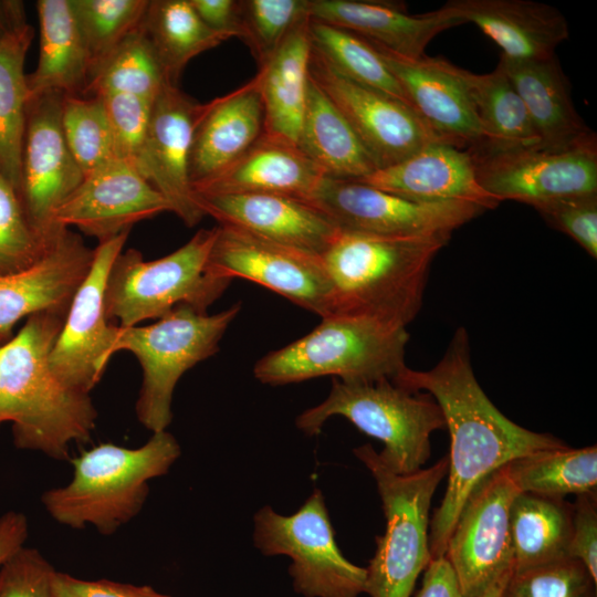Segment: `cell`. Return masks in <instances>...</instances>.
<instances>
[{"label":"cell","instance_id":"22","mask_svg":"<svg viewBox=\"0 0 597 597\" xmlns=\"http://www.w3.org/2000/svg\"><path fill=\"white\" fill-rule=\"evenodd\" d=\"M370 44L401 84L413 109L436 133L460 148L475 149L484 144L482 125L458 66L426 55L405 57Z\"/></svg>","mask_w":597,"mask_h":597},{"label":"cell","instance_id":"6","mask_svg":"<svg viewBox=\"0 0 597 597\" xmlns=\"http://www.w3.org/2000/svg\"><path fill=\"white\" fill-rule=\"evenodd\" d=\"M334 416L381 441V462L402 475L422 469L430 458L431 433L446 429L442 410L429 394L409 390L390 379L346 383L333 378L327 398L304 410L295 422L305 434L315 436Z\"/></svg>","mask_w":597,"mask_h":597},{"label":"cell","instance_id":"17","mask_svg":"<svg viewBox=\"0 0 597 597\" xmlns=\"http://www.w3.org/2000/svg\"><path fill=\"white\" fill-rule=\"evenodd\" d=\"M129 231L98 242L91 269L74 294L64 323L49 356L53 373L84 392L101 380L111 359L114 327L105 312L108 271L123 251Z\"/></svg>","mask_w":597,"mask_h":597},{"label":"cell","instance_id":"32","mask_svg":"<svg viewBox=\"0 0 597 597\" xmlns=\"http://www.w3.org/2000/svg\"><path fill=\"white\" fill-rule=\"evenodd\" d=\"M484 133V144L470 151H504L540 147L525 105L502 64L488 74L458 67Z\"/></svg>","mask_w":597,"mask_h":597},{"label":"cell","instance_id":"3","mask_svg":"<svg viewBox=\"0 0 597 597\" xmlns=\"http://www.w3.org/2000/svg\"><path fill=\"white\" fill-rule=\"evenodd\" d=\"M450 238L339 230L322 255L332 286V315L407 327L421 308L433 259Z\"/></svg>","mask_w":597,"mask_h":597},{"label":"cell","instance_id":"27","mask_svg":"<svg viewBox=\"0 0 597 597\" xmlns=\"http://www.w3.org/2000/svg\"><path fill=\"white\" fill-rule=\"evenodd\" d=\"M500 63L525 105L540 148L565 150L596 139L575 108L568 78L556 55L535 61L501 56Z\"/></svg>","mask_w":597,"mask_h":597},{"label":"cell","instance_id":"44","mask_svg":"<svg viewBox=\"0 0 597 597\" xmlns=\"http://www.w3.org/2000/svg\"><path fill=\"white\" fill-rule=\"evenodd\" d=\"M103 100L117 158L135 164L146 137L153 103L130 94H106Z\"/></svg>","mask_w":597,"mask_h":597},{"label":"cell","instance_id":"34","mask_svg":"<svg viewBox=\"0 0 597 597\" xmlns=\"http://www.w3.org/2000/svg\"><path fill=\"white\" fill-rule=\"evenodd\" d=\"M166 80L178 85L186 65L198 54L231 39L209 29L189 0H151L140 23Z\"/></svg>","mask_w":597,"mask_h":597},{"label":"cell","instance_id":"26","mask_svg":"<svg viewBox=\"0 0 597 597\" xmlns=\"http://www.w3.org/2000/svg\"><path fill=\"white\" fill-rule=\"evenodd\" d=\"M447 4L463 22L479 27L505 59L535 61L555 56L569 35L564 14L532 0H451Z\"/></svg>","mask_w":597,"mask_h":597},{"label":"cell","instance_id":"47","mask_svg":"<svg viewBox=\"0 0 597 597\" xmlns=\"http://www.w3.org/2000/svg\"><path fill=\"white\" fill-rule=\"evenodd\" d=\"M597 492L576 495L573 503L569 557L580 561L597 582Z\"/></svg>","mask_w":597,"mask_h":597},{"label":"cell","instance_id":"53","mask_svg":"<svg viewBox=\"0 0 597 597\" xmlns=\"http://www.w3.org/2000/svg\"><path fill=\"white\" fill-rule=\"evenodd\" d=\"M513 570H510L499 577L491 584L479 597H501L502 590Z\"/></svg>","mask_w":597,"mask_h":597},{"label":"cell","instance_id":"5","mask_svg":"<svg viewBox=\"0 0 597 597\" xmlns=\"http://www.w3.org/2000/svg\"><path fill=\"white\" fill-rule=\"evenodd\" d=\"M408 341L404 326L371 317L329 315L303 337L260 358L253 374L270 386L323 376L346 383L394 380L406 367Z\"/></svg>","mask_w":597,"mask_h":597},{"label":"cell","instance_id":"48","mask_svg":"<svg viewBox=\"0 0 597 597\" xmlns=\"http://www.w3.org/2000/svg\"><path fill=\"white\" fill-rule=\"evenodd\" d=\"M54 597H171L148 585H133L108 579L87 580L55 570L52 578Z\"/></svg>","mask_w":597,"mask_h":597},{"label":"cell","instance_id":"2","mask_svg":"<svg viewBox=\"0 0 597 597\" xmlns=\"http://www.w3.org/2000/svg\"><path fill=\"white\" fill-rule=\"evenodd\" d=\"M65 315L38 313L0 346V426L11 423L18 449L70 459L72 443L87 442L97 410L88 392L63 383L49 356Z\"/></svg>","mask_w":597,"mask_h":597},{"label":"cell","instance_id":"16","mask_svg":"<svg viewBox=\"0 0 597 597\" xmlns=\"http://www.w3.org/2000/svg\"><path fill=\"white\" fill-rule=\"evenodd\" d=\"M468 151L478 182L500 202L514 200L534 208L565 197L597 192V139L565 150L535 147Z\"/></svg>","mask_w":597,"mask_h":597},{"label":"cell","instance_id":"10","mask_svg":"<svg viewBox=\"0 0 597 597\" xmlns=\"http://www.w3.org/2000/svg\"><path fill=\"white\" fill-rule=\"evenodd\" d=\"M253 543L264 556L285 555L294 590L304 597H358L365 593L366 568L341 552L325 499L315 489L291 515L271 506L253 517Z\"/></svg>","mask_w":597,"mask_h":597},{"label":"cell","instance_id":"12","mask_svg":"<svg viewBox=\"0 0 597 597\" xmlns=\"http://www.w3.org/2000/svg\"><path fill=\"white\" fill-rule=\"evenodd\" d=\"M208 269L223 280L258 283L321 317L332 315V286L322 256L217 226Z\"/></svg>","mask_w":597,"mask_h":597},{"label":"cell","instance_id":"23","mask_svg":"<svg viewBox=\"0 0 597 597\" xmlns=\"http://www.w3.org/2000/svg\"><path fill=\"white\" fill-rule=\"evenodd\" d=\"M358 181L416 202L464 201L483 210L500 203L478 182L470 153L441 140Z\"/></svg>","mask_w":597,"mask_h":597},{"label":"cell","instance_id":"40","mask_svg":"<svg viewBox=\"0 0 597 597\" xmlns=\"http://www.w3.org/2000/svg\"><path fill=\"white\" fill-rule=\"evenodd\" d=\"M61 123L84 176L116 158L111 124L100 96L64 95Z\"/></svg>","mask_w":597,"mask_h":597},{"label":"cell","instance_id":"8","mask_svg":"<svg viewBox=\"0 0 597 597\" xmlns=\"http://www.w3.org/2000/svg\"><path fill=\"white\" fill-rule=\"evenodd\" d=\"M376 481L386 519L384 535L366 567L365 593L370 597H410L418 576L431 562L430 507L433 494L448 474L449 459L411 474H397L364 444L353 450Z\"/></svg>","mask_w":597,"mask_h":597},{"label":"cell","instance_id":"43","mask_svg":"<svg viewBox=\"0 0 597 597\" xmlns=\"http://www.w3.org/2000/svg\"><path fill=\"white\" fill-rule=\"evenodd\" d=\"M50 240L44 241L33 230L17 191L0 172V275L31 266L44 253Z\"/></svg>","mask_w":597,"mask_h":597},{"label":"cell","instance_id":"15","mask_svg":"<svg viewBox=\"0 0 597 597\" xmlns=\"http://www.w3.org/2000/svg\"><path fill=\"white\" fill-rule=\"evenodd\" d=\"M308 73L343 114L377 168L396 165L432 142L450 143L410 106L345 77L313 49Z\"/></svg>","mask_w":597,"mask_h":597},{"label":"cell","instance_id":"45","mask_svg":"<svg viewBox=\"0 0 597 597\" xmlns=\"http://www.w3.org/2000/svg\"><path fill=\"white\" fill-rule=\"evenodd\" d=\"M534 209L548 224L569 235L596 259L597 192L552 200Z\"/></svg>","mask_w":597,"mask_h":597},{"label":"cell","instance_id":"14","mask_svg":"<svg viewBox=\"0 0 597 597\" xmlns=\"http://www.w3.org/2000/svg\"><path fill=\"white\" fill-rule=\"evenodd\" d=\"M64 94L29 98L18 197L33 230L49 241L61 228L54 213L84 178L63 134Z\"/></svg>","mask_w":597,"mask_h":597},{"label":"cell","instance_id":"38","mask_svg":"<svg viewBox=\"0 0 597 597\" xmlns=\"http://www.w3.org/2000/svg\"><path fill=\"white\" fill-rule=\"evenodd\" d=\"M166 82L164 71L139 25L94 74L85 95L119 93L154 102Z\"/></svg>","mask_w":597,"mask_h":597},{"label":"cell","instance_id":"13","mask_svg":"<svg viewBox=\"0 0 597 597\" xmlns=\"http://www.w3.org/2000/svg\"><path fill=\"white\" fill-rule=\"evenodd\" d=\"M517 493L503 465L467 498L444 553L463 597H479L513 570L510 510Z\"/></svg>","mask_w":597,"mask_h":597},{"label":"cell","instance_id":"21","mask_svg":"<svg viewBox=\"0 0 597 597\" xmlns=\"http://www.w3.org/2000/svg\"><path fill=\"white\" fill-rule=\"evenodd\" d=\"M205 216L218 226L322 256L339 229L303 200L279 195H195Z\"/></svg>","mask_w":597,"mask_h":597},{"label":"cell","instance_id":"11","mask_svg":"<svg viewBox=\"0 0 597 597\" xmlns=\"http://www.w3.org/2000/svg\"><path fill=\"white\" fill-rule=\"evenodd\" d=\"M306 202L342 231L378 235H451L484 211L464 201L416 202L358 180L327 177Z\"/></svg>","mask_w":597,"mask_h":597},{"label":"cell","instance_id":"7","mask_svg":"<svg viewBox=\"0 0 597 597\" xmlns=\"http://www.w3.org/2000/svg\"><path fill=\"white\" fill-rule=\"evenodd\" d=\"M241 310L240 303L208 314L180 305L149 325H115L109 357L126 350L139 362L142 387L135 405L138 421L153 433L172 420V396L180 377L219 350V344Z\"/></svg>","mask_w":597,"mask_h":597},{"label":"cell","instance_id":"41","mask_svg":"<svg viewBox=\"0 0 597 597\" xmlns=\"http://www.w3.org/2000/svg\"><path fill=\"white\" fill-rule=\"evenodd\" d=\"M240 17V39L261 67L291 30L308 14L305 0H241Z\"/></svg>","mask_w":597,"mask_h":597},{"label":"cell","instance_id":"46","mask_svg":"<svg viewBox=\"0 0 597 597\" xmlns=\"http://www.w3.org/2000/svg\"><path fill=\"white\" fill-rule=\"evenodd\" d=\"M54 573L39 549L23 545L0 566V597H54Z\"/></svg>","mask_w":597,"mask_h":597},{"label":"cell","instance_id":"30","mask_svg":"<svg viewBox=\"0 0 597 597\" xmlns=\"http://www.w3.org/2000/svg\"><path fill=\"white\" fill-rule=\"evenodd\" d=\"M310 17L302 19L256 74L264 135L296 145L305 107L312 43Z\"/></svg>","mask_w":597,"mask_h":597},{"label":"cell","instance_id":"42","mask_svg":"<svg viewBox=\"0 0 597 597\" xmlns=\"http://www.w3.org/2000/svg\"><path fill=\"white\" fill-rule=\"evenodd\" d=\"M501 597H597V582L580 561L565 557L512 572Z\"/></svg>","mask_w":597,"mask_h":597},{"label":"cell","instance_id":"20","mask_svg":"<svg viewBox=\"0 0 597 597\" xmlns=\"http://www.w3.org/2000/svg\"><path fill=\"white\" fill-rule=\"evenodd\" d=\"M94 258L81 235L61 228L41 258L28 269L0 275V341L8 342L21 318L38 313L64 314Z\"/></svg>","mask_w":597,"mask_h":597},{"label":"cell","instance_id":"1","mask_svg":"<svg viewBox=\"0 0 597 597\" xmlns=\"http://www.w3.org/2000/svg\"><path fill=\"white\" fill-rule=\"evenodd\" d=\"M392 381L429 394L450 434L447 490L429 525L432 559L444 556L459 513L482 479L517 457L567 446L551 433L519 426L493 405L474 376L464 327L454 332L436 366L428 370L406 366Z\"/></svg>","mask_w":597,"mask_h":597},{"label":"cell","instance_id":"36","mask_svg":"<svg viewBox=\"0 0 597 597\" xmlns=\"http://www.w3.org/2000/svg\"><path fill=\"white\" fill-rule=\"evenodd\" d=\"M33 36L28 24L0 39V172L17 193L29 102L24 61Z\"/></svg>","mask_w":597,"mask_h":597},{"label":"cell","instance_id":"25","mask_svg":"<svg viewBox=\"0 0 597 597\" xmlns=\"http://www.w3.org/2000/svg\"><path fill=\"white\" fill-rule=\"evenodd\" d=\"M305 9L311 19L350 31L409 59L423 56L437 34L463 23L447 3L417 15L396 3L380 1L305 0Z\"/></svg>","mask_w":597,"mask_h":597},{"label":"cell","instance_id":"29","mask_svg":"<svg viewBox=\"0 0 597 597\" xmlns=\"http://www.w3.org/2000/svg\"><path fill=\"white\" fill-rule=\"evenodd\" d=\"M40 52L27 74L29 98L48 92L85 95L90 57L72 0H39Z\"/></svg>","mask_w":597,"mask_h":597},{"label":"cell","instance_id":"39","mask_svg":"<svg viewBox=\"0 0 597 597\" xmlns=\"http://www.w3.org/2000/svg\"><path fill=\"white\" fill-rule=\"evenodd\" d=\"M148 2V0H72L88 52L90 81L124 39L140 25Z\"/></svg>","mask_w":597,"mask_h":597},{"label":"cell","instance_id":"50","mask_svg":"<svg viewBox=\"0 0 597 597\" xmlns=\"http://www.w3.org/2000/svg\"><path fill=\"white\" fill-rule=\"evenodd\" d=\"M416 597H463L444 556L431 559L425 569L422 586Z\"/></svg>","mask_w":597,"mask_h":597},{"label":"cell","instance_id":"24","mask_svg":"<svg viewBox=\"0 0 597 597\" xmlns=\"http://www.w3.org/2000/svg\"><path fill=\"white\" fill-rule=\"evenodd\" d=\"M264 134L256 75L237 90L203 103L189 154L192 190L218 177Z\"/></svg>","mask_w":597,"mask_h":597},{"label":"cell","instance_id":"33","mask_svg":"<svg viewBox=\"0 0 597 597\" xmlns=\"http://www.w3.org/2000/svg\"><path fill=\"white\" fill-rule=\"evenodd\" d=\"M573 503L519 492L510 510L513 572L569 557Z\"/></svg>","mask_w":597,"mask_h":597},{"label":"cell","instance_id":"18","mask_svg":"<svg viewBox=\"0 0 597 597\" xmlns=\"http://www.w3.org/2000/svg\"><path fill=\"white\" fill-rule=\"evenodd\" d=\"M202 105L178 85L166 82L153 103L146 137L134 164L187 227H195L205 217L189 179L190 147Z\"/></svg>","mask_w":597,"mask_h":597},{"label":"cell","instance_id":"9","mask_svg":"<svg viewBox=\"0 0 597 597\" xmlns=\"http://www.w3.org/2000/svg\"><path fill=\"white\" fill-rule=\"evenodd\" d=\"M216 235L217 227L201 229L179 249L151 261H145L138 250L122 251L106 280L108 321H117L121 327L135 326L180 305L207 312L231 282L208 269Z\"/></svg>","mask_w":597,"mask_h":597},{"label":"cell","instance_id":"49","mask_svg":"<svg viewBox=\"0 0 597 597\" xmlns=\"http://www.w3.org/2000/svg\"><path fill=\"white\" fill-rule=\"evenodd\" d=\"M201 21L211 30L241 38L240 1L189 0Z\"/></svg>","mask_w":597,"mask_h":597},{"label":"cell","instance_id":"52","mask_svg":"<svg viewBox=\"0 0 597 597\" xmlns=\"http://www.w3.org/2000/svg\"><path fill=\"white\" fill-rule=\"evenodd\" d=\"M24 4L19 0H0V39L27 27Z\"/></svg>","mask_w":597,"mask_h":597},{"label":"cell","instance_id":"19","mask_svg":"<svg viewBox=\"0 0 597 597\" xmlns=\"http://www.w3.org/2000/svg\"><path fill=\"white\" fill-rule=\"evenodd\" d=\"M165 211H170L167 200L134 164L116 157L84 176L55 211L54 223L101 242Z\"/></svg>","mask_w":597,"mask_h":597},{"label":"cell","instance_id":"4","mask_svg":"<svg viewBox=\"0 0 597 597\" xmlns=\"http://www.w3.org/2000/svg\"><path fill=\"white\" fill-rule=\"evenodd\" d=\"M181 454L167 430L138 448L100 443L71 459L72 480L45 491L41 502L57 523L74 530L93 526L111 535L142 511L149 481L168 473Z\"/></svg>","mask_w":597,"mask_h":597},{"label":"cell","instance_id":"35","mask_svg":"<svg viewBox=\"0 0 597 597\" xmlns=\"http://www.w3.org/2000/svg\"><path fill=\"white\" fill-rule=\"evenodd\" d=\"M505 469L519 492L553 499L593 492L597 488V447L538 450L511 460Z\"/></svg>","mask_w":597,"mask_h":597},{"label":"cell","instance_id":"51","mask_svg":"<svg viewBox=\"0 0 597 597\" xmlns=\"http://www.w3.org/2000/svg\"><path fill=\"white\" fill-rule=\"evenodd\" d=\"M28 537V520L21 512L9 511L0 516V566Z\"/></svg>","mask_w":597,"mask_h":597},{"label":"cell","instance_id":"31","mask_svg":"<svg viewBox=\"0 0 597 597\" xmlns=\"http://www.w3.org/2000/svg\"><path fill=\"white\" fill-rule=\"evenodd\" d=\"M296 146L327 178L359 180L378 169L348 122L310 73Z\"/></svg>","mask_w":597,"mask_h":597},{"label":"cell","instance_id":"54","mask_svg":"<svg viewBox=\"0 0 597 597\" xmlns=\"http://www.w3.org/2000/svg\"><path fill=\"white\" fill-rule=\"evenodd\" d=\"M2 344H4V343H2V342L0 341V346H1Z\"/></svg>","mask_w":597,"mask_h":597},{"label":"cell","instance_id":"28","mask_svg":"<svg viewBox=\"0 0 597 597\" xmlns=\"http://www.w3.org/2000/svg\"><path fill=\"white\" fill-rule=\"evenodd\" d=\"M296 145L265 136L195 195L264 193L307 201L324 178Z\"/></svg>","mask_w":597,"mask_h":597},{"label":"cell","instance_id":"37","mask_svg":"<svg viewBox=\"0 0 597 597\" xmlns=\"http://www.w3.org/2000/svg\"><path fill=\"white\" fill-rule=\"evenodd\" d=\"M308 32L312 49L335 71L413 109L401 84L368 41L350 31L311 18Z\"/></svg>","mask_w":597,"mask_h":597}]
</instances>
